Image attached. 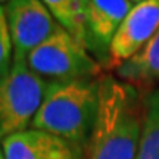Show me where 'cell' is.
Listing matches in <instances>:
<instances>
[{
  "mask_svg": "<svg viewBox=\"0 0 159 159\" xmlns=\"http://www.w3.org/2000/svg\"><path fill=\"white\" fill-rule=\"evenodd\" d=\"M144 125V96L137 85L100 77L99 109L85 159H136Z\"/></svg>",
  "mask_w": 159,
  "mask_h": 159,
  "instance_id": "6da1fadb",
  "label": "cell"
},
{
  "mask_svg": "<svg viewBox=\"0 0 159 159\" xmlns=\"http://www.w3.org/2000/svg\"><path fill=\"white\" fill-rule=\"evenodd\" d=\"M100 77L63 84H47L31 128L62 139L85 158L99 109Z\"/></svg>",
  "mask_w": 159,
  "mask_h": 159,
  "instance_id": "7a4b0ae2",
  "label": "cell"
},
{
  "mask_svg": "<svg viewBox=\"0 0 159 159\" xmlns=\"http://www.w3.org/2000/svg\"><path fill=\"white\" fill-rule=\"evenodd\" d=\"M25 63L47 84L99 78L103 69L94 56L63 28L35 47Z\"/></svg>",
  "mask_w": 159,
  "mask_h": 159,
  "instance_id": "3957f363",
  "label": "cell"
},
{
  "mask_svg": "<svg viewBox=\"0 0 159 159\" xmlns=\"http://www.w3.org/2000/svg\"><path fill=\"white\" fill-rule=\"evenodd\" d=\"M47 83L30 71L25 62H13L11 74L0 81V143L28 130L43 102Z\"/></svg>",
  "mask_w": 159,
  "mask_h": 159,
  "instance_id": "277c9868",
  "label": "cell"
},
{
  "mask_svg": "<svg viewBox=\"0 0 159 159\" xmlns=\"http://www.w3.org/2000/svg\"><path fill=\"white\" fill-rule=\"evenodd\" d=\"M3 7L18 62L62 28L41 0H9Z\"/></svg>",
  "mask_w": 159,
  "mask_h": 159,
  "instance_id": "5b68a950",
  "label": "cell"
},
{
  "mask_svg": "<svg viewBox=\"0 0 159 159\" xmlns=\"http://www.w3.org/2000/svg\"><path fill=\"white\" fill-rule=\"evenodd\" d=\"M158 28L159 0H146L134 5L112 40L108 68H116L136 56L150 41Z\"/></svg>",
  "mask_w": 159,
  "mask_h": 159,
  "instance_id": "8992f818",
  "label": "cell"
},
{
  "mask_svg": "<svg viewBox=\"0 0 159 159\" xmlns=\"http://www.w3.org/2000/svg\"><path fill=\"white\" fill-rule=\"evenodd\" d=\"M130 0H89L85 18V49L91 50L94 59L109 66V50L116 31L133 9Z\"/></svg>",
  "mask_w": 159,
  "mask_h": 159,
  "instance_id": "52a82bcc",
  "label": "cell"
},
{
  "mask_svg": "<svg viewBox=\"0 0 159 159\" xmlns=\"http://www.w3.org/2000/svg\"><path fill=\"white\" fill-rule=\"evenodd\" d=\"M0 148L5 159H81L62 139L34 128L6 137Z\"/></svg>",
  "mask_w": 159,
  "mask_h": 159,
  "instance_id": "ba28073f",
  "label": "cell"
},
{
  "mask_svg": "<svg viewBox=\"0 0 159 159\" xmlns=\"http://www.w3.org/2000/svg\"><path fill=\"white\" fill-rule=\"evenodd\" d=\"M115 69L119 80L134 85L159 80V28L136 56L118 65Z\"/></svg>",
  "mask_w": 159,
  "mask_h": 159,
  "instance_id": "9c48e42d",
  "label": "cell"
},
{
  "mask_svg": "<svg viewBox=\"0 0 159 159\" xmlns=\"http://www.w3.org/2000/svg\"><path fill=\"white\" fill-rule=\"evenodd\" d=\"M57 24L85 47V18L89 0H41Z\"/></svg>",
  "mask_w": 159,
  "mask_h": 159,
  "instance_id": "30bf717a",
  "label": "cell"
},
{
  "mask_svg": "<svg viewBox=\"0 0 159 159\" xmlns=\"http://www.w3.org/2000/svg\"><path fill=\"white\" fill-rule=\"evenodd\" d=\"M136 159H159V89L144 96V125Z\"/></svg>",
  "mask_w": 159,
  "mask_h": 159,
  "instance_id": "8fae6325",
  "label": "cell"
},
{
  "mask_svg": "<svg viewBox=\"0 0 159 159\" xmlns=\"http://www.w3.org/2000/svg\"><path fill=\"white\" fill-rule=\"evenodd\" d=\"M13 62V46L6 21L5 7L0 6V81H3L11 74Z\"/></svg>",
  "mask_w": 159,
  "mask_h": 159,
  "instance_id": "7c38bea8",
  "label": "cell"
},
{
  "mask_svg": "<svg viewBox=\"0 0 159 159\" xmlns=\"http://www.w3.org/2000/svg\"><path fill=\"white\" fill-rule=\"evenodd\" d=\"M130 2H133L134 5H137V3H142V2H146V0H130Z\"/></svg>",
  "mask_w": 159,
  "mask_h": 159,
  "instance_id": "4fadbf2b",
  "label": "cell"
},
{
  "mask_svg": "<svg viewBox=\"0 0 159 159\" xmlns=\"http://www.w3.org/2000/svg\"><path fill=\"white\" fill-rule=\"evenodd\" d=\"M7 2H9V0H0V6H5Z\"/></svg>",
  "mask_w": 159,
  "mask_h": 159,
  "instance_id": "5bb4252c",
  "label": "cell"
},
{
  "mask_svg": "<svg viewBox=\"0 0 159 159\" xmlns=\"http://www.w3.org/2000/svg\"><path fill=\"white\" fill-rule=\"evenodd\" d=\"M0 159H5V156H3V152H2V148H0Z\"/></svg>",
  "mask_w": 159,
  "mask_h": 159,
  "instance_id": "9a60e30c",
  "label": "cell"
}]
</instances>
